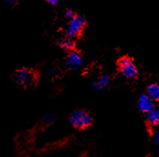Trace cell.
Returning <instances> with one entry per match:
<instances>
[{
	"label": "cell",
	"mask_w": 159,
	"mask_h": 157,
	"mask_svg": "<svg viewBox=\"0 0 159 157\" xmlns=\"http://www.w3.org/2000/svg\"><path fill=\"white\" fill-rule=\"evenodd\" d=\"M147 95L150 97L155 103L159 104V85L152 84L147 89Z\"/></svg>",
	"instance_id": "ba28073f"
},
{
	"label": "cell",
	"mask_w": 159,
	"mask_h": 157,
	"mask_svg": "<svg viewBox=\"0 0 159 157\" xmlns=\"http://www.w3.org/2000/svg\"><path fill=\"white\" fill-rule=\"evenodd\" d=\"M108 83H109V77L107 75H101L97 81H95L92 84V86L95 90L99 91V90H103L108 85Z\"/></svg>",
	"instance_id": "30bf717a"
},
{
	"label": "cell",
	"mask_w": 159,
	"mask_h": 157,
	"mask_svg": "<svg viewBox=\"0 0 159 157\" xmlns=\"http://www.w3.org/2000/svg\"><path fill=\"white\" fill-rule=\"evenodd\" d=\"M153 140L155 142V144L158 146V151H159V128L156 130V132L153 135Z\"/></svg>",
	"instance_id": "7c38bea8"
},
{
	"label": "cell",
	"mask_w": 159,
	"mask_h": 157,
	"mask_svg": "<svg viewBox=\"0 0 159 157\" xmlns=\"http://www.w3.org/2000/svg\"><path fill=\"white\" fill-rule=\"evenodd\" d=\"M155 102L150 98V97L146 95H141L138 101H137V108L140 112L144 113V114H147L149 113L151 110L155 108Z\"/></svg>",
	"instance_id": "8992f818"
},
{
	"label": "cell",
	"mask_w": 159,
	"mask_h": 157,
	"mask_svg": "<svg viewBox=\"0 0 159 157\" xmlns=\"http://www.w3.org/2000/svg\"><path fill=\"white\" fill-rule=\"evenodd\" d=\"M147 122L150 126L159 125V108L155 107L147 114Z\"/></svg>",
	"instance_id": "52a82bcc"
},
{
	"label": "cell",
	"mask_w": 159,
	"mask_h": 157,
	"mask_svg": "<svg viewBox=\"0 0 159 157\" xmlns=\"http://www.w3.org/2000/svg\"><path fill=\"white\" fill-rule=\"evenodd\" d=\"M58 46L65 51H73L75 48V41L72 38H68V37H65L61 38L58 40Z\"/></svg>",
	"instance_id": "9c48e42d"
},
{
	"label": "cell",
	"mask_w": 159,
	"mask_h": 157,
	"mask_svg": "<svg viewBox=\"0 0 159 157\" xmlns=\"http://www.w3.org/2000/svg\"><path fill=\"white\" fill-rule=\"evenodd\" d=\"M14 80L16 84L25 88L35 86L37 82V74L32 69L22 68L14 74Z\"/></svg>",
	"instance_id": "6da1fadb"
},
{
	"label": "cell",
	"mask_w": 159,
	"mask_h": 157,
	"mask_svg": "<svg viewBox=\"0 0 159 157\" xmlns=\"http://www.w3.org/2000/svg\"><path fill=\"white\" fill-rule=\"evenodd\" d=\"M48 2L52 6H57L58 4V1H57V0H48Z\"/></svg>",
	"instance_id": "4fadbf2b"
},
{
	"label": "cell",
	"mask_w": 159,
	"mask_h": 157,
	"mask_svg": "<svg viewBox=\"0 0 159 157\" xmlns=\"http://www.w3.org/2000/svg\"><path fill=\"white\" fill-rule=\"evenodd\" d=\"M86 25V19L83 16L76 15L74 18L69 20L66 30V36L68 38H75L80 36Z\"/></svg>",
	"instance_id": "277c9868"
},
{
	"label": "cell",
	"mask_w": 159,
	"mask_h": 157,
	"mask_svg": "<svg viewBox=\"0 0 159 157\" xmlns=\"http://www.w3.org/2000/svg\"><path fill=\"white\" fill-rule=\"evenodd\" d=\"M70 123L77 129H86L92 124L93 117L86 110L78 109L71 114Z\"/></svg>",
	"instance_id": "7a4b0ae2"
},
{
	"label": "cell",
	"mask_w": 159,
	"mask_h": 157,
	"mask_svg": "<svg viewBox=\"0 0 159 157\" xmlns=\"http://www.w3.org/2000/svg\"><path fill=\"white\" fill-rule=\"evenodd\" d=\"M75 16H76V14L74 12L73 10H71V9H67V10L65 12V16H66L67 19H69V20H71V19L74 18Z\"/></svg>",
	"instance_id": "8fae6325"
},
{
	"label": "cell",
	"mask_w": 159,
	"mask_h": 157,
	"mask_svg": "<svg viewBox=\"0 0 159 157\" xmlns=\"http://www.w3.org/2000/svg\"><path fill=\"white\" fill-rule=\"evenodd\" d=\"M83 63V58L82 56L80 55V53H78L77 51H70L68 52L66 57V66L71 70H76L78 69Z\"/></svg>",
	"instance_id": "5b68a950"
},
{
	"label": "cell",
	"mask_w": 159,
	"mask_h": 157,
	"mask_svg": "<svg viewBox=\"0 0 159 157\" xmlns=\"http://www.w3.org/2000/svg\"><path fill=\"white\" fill-rule=\"evenodd\" d=\"M118 69L123 75L128 79H135L138 75V69L130 57L128 56H123L121 57L118 63Z\"/></svg>",
	"instance_id": "3957f363"
}]
</instances>
